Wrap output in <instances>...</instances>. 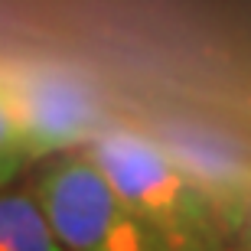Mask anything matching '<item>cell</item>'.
Instances as JSON below:
<instances>
[{"label":"cell","mask_w":251,"mask_h":251,"mask_svg":"<svg viewBox=\"0 0 251 251\" xmlns=\"http://www.w3.org/2000/svg\"><path fill=\"white\" fill-rule=\"evenodd\" d=\"M88 153L124 199L170 242L232 245L219 199L167 144L124 124H108L88 144Z\"/></svg>","instance_id":"obj_1"},{"label":"cell","mask_w":251,"mask_h":251,"mask_svg":"<svg viewBox=\"0 0 251 251\" xmlns=\"http://www.w3.org/2000/svg\"><path fill=\"white\" fill-rule=\"evenodd\" d=\"M29 189L69 251H157L170 242L124 199L88 147L39 160Z\"/></svg>","instance_id":"obj_2"},{"label":"cell","mask_w":251,"mask_h":251,"mask_svg":"<svg viewBox=\"0 0 251 251\" xmlns=\"http://www.w3.org/2000/svg\"><path fill=\"white\" fill-rule=\"evenodd\" d=\"M0 85L20 118L29 163L88 147L108 124L101 95L82 75L59 65H17L0 72Z\"/></svg>","instance_id":"obj_3"},{"label":"cell","mask_w":251,"mask_h":251,"mask_svg":"<svg viewBox=\"0 0 251 251\" xmlns=\"http://www.w3.org/2000/svg\"><path fill=\"white\" fill-rule=\"evenodd\" d=\"M0 251H69L33 189L0 186Z\"/></svg>","instance_id":"obj_4"},{"label":"cell","mask_w":251,"mask_h":251,"mask_svg":"<svg viewBox=\"0 0 251 251\" xmlns=\"http://www.w3.org/2000/svg\"><path fill=\"white\" fill-rule=\"evenodd\" d=\"M26 167H33V163L26 153L23 127H20V118L3 92V85H0V186L13 183Z\"/></svg>","instance_id":"obj_5"},{"label":"cell","mask_w":251,"mask_h":251,"mask_svg":"<svg viewBox=\"0 0 251 251\" xmlns=\"http://www.w3.org/2000/svg\"><path fill=\"white\" fill-rule=\"evenodd\" d=\"M228 238H232V251H251V183L228 219Z\"/></svg>","instance_id":"obj_6"},{"label":"cell","mask_w":251,"mask_h":251,"mask_svg":"<svg viewBox=\"0 0 251 251\" xmlns=\"http://www.w3.org/2000/svg\"><path fill=\"white\" fill-rule=\"evenodd\" d=\"M157 251H232V245H186V242H167Z\"/></svg>","instance_id":"obj_7"}]
</instances>
